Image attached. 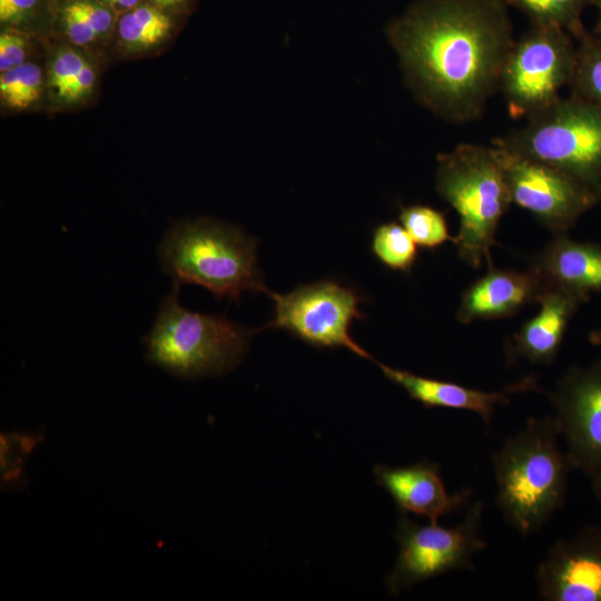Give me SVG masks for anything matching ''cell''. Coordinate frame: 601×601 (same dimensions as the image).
Returning <instances> with one entry per match:
<instances>
[{
  "mask_svg": "<svg viewBox=\"0 0 601 601\" xmlns=\"http://www.w3.org/2000/svg\"><path fill=\"white\" fill-rule=\"evenodd\" d=\"M371 250L385 267L402 273H410L418 256L416 243L402 224L395 221L374 229Z\"/></svg>",
  "mask_w": 601,
  "mask_h": 601,
  "instance_id": "d6986e66",
  "label": "cell"
},
{
  "mask_svg": "<svg viewBox=\"0 0 601 601\" xmlns=\"http://www.w3.org/2000/svg\"><path fill=\"white\" fill-rule=\"evenodd\" d=\"M553 416L531 417L492 456L495 503L521 535L540 531L565 503L573 466Z\"/></svg>",
  "mask_w": 601,
  "mask_h": 601,
  "instance_id": "7a4b0ae2",
  "label": "cell"
},
{
  "mask_svg": "<svg viewBox=\"0 0 601 601\" xmlns=\"http://www.w3.org/2000/svg\"><path fill=\"white\" fill-rule=\"evenodd\" d=\"M577 47L564 29L536 24L514 42L500 89L513 117H531L560 98L570 86Z\"/></svg>",
  "mask_w": 601,
  "mask_h": 601,
  "instance_id": "ba28073f",
  "label": "cell"
},
{
  "mask_svg": "<svg viewBox=\"0 0 601 601\" xmlns=\"http://www.w3.org/2000/svg\"><path fill=\"white\" fill-rule=\"evenodd\" d=\"M165 272L176 284H197L217 298L238 299L244 292L269 289L257 266L256 239L214 220L183 221L159 246Z\"/></svg>",
  "mask_w": 601,
  "mask_h": 601,
  "instance_id": "277c9868",
  "label": "cell"
},
{
  "mask_svg": "<svg viewBox=\"0 0 601 601\" xmlns=\"http://www.w3.org/2000/svg\"><path fill=\"white\" fill-rule=\"evenodd\" d=\"M589 342L594 346H601V327L590 332Z\"/></svg>",
  "mask_w": 601,
  "mask_h": 601,
  "instance_id": "d6a6232c",
  "label": "cell"
},
{
  "mask_svg": "<svg viewBox=\"0 0 601 601\" xmlns=\"http://www.w3.org/2000/svg\"><path fill=\"white\" fill-rule=\"evenodd\" d=\"M96 81L92 66L87 61L77 77L67 86L58 98L65 104H75L90 95Z\"/></svg>",
  "mask_w": 601,
  "mask_h": 601,
  "instance_id": "83f0119b",
  "label": "cell"
},
{
  "mask_svg": "<svg viewBox=\"0 0 601 601\" xmlns=\"http://www.w3.org/2000/svg\"><path fill=\"white\" fill-rule=\"evenodd\" d=\"M38 0H0L2 23H19L36 7Z\"/></svg>",
  "mask_w": 601,
  "mask_h": 601,
  "instance_id": "f546056e",
  "label": "cell"
},
{
  "mask_svg": "<svg viewBox=\"0 0 601 601\" xmlns=\"http://www.w3.org/2000/svg\"><path fill=\"white\" fill-rule=\"evenodd\" d=\"M72 4L90 23L98 36L106 33L112 23V16L108 9L90 0H75Z\"/></svg>",
  "mask_w": 601,
  "mask_h": 601,
  "instance_id": "f1b7e54d",
  "label": "cell"
},
{
  "mask_svg": "<svg viewBox=\"0 0 601 601\" xmlns=\"http://www.w3.org/2000/svg\"><path fill=\"white\" fill-rule=\"evenodd\" d=\"M87 61L81 53L70 48H62L55 53L49 67L48 81L57 99Z\"/></svg>",
  "mask_w": 601,
  "mask_h": 601,
  "instance_id": "d4e9b609",
  "label": "cell"
},
{
  "mask_svg": "<svg viewBox=\"0 0 601 601\" xmlns=\"http://www.w3.org/2000/svg\"><path fill=\"white\" fill-rule=\"evenodd\" d=\"M492 145L565 171L601 200V106L560 97Z\"/></svg>",
  "mask_w": 601,
  "mask_h": 601,
  "instance_id": "5b68a950",
  "label": "cell"
},
{
  "mask_svg": "<svg viewBox=\"0 0 601 601\" xmlns=\"http://www.w3.org/2000/svg\"><path fill=\"white\" fill-rule=\"evenodd\" d=\"M390 36L418 97L460 124L477 118L500 88L515 42L499 0H426L394 22Z\"/></svg>",
  "mask_w": 601,
  "mask_h": 601,
  "instance_id": "6da1fadb",
  "label": "cell"
},
{
  "mask_svg": "<svg viewBox=\"0 0 601 601\" xmlns=\"http://www.w3.org/2000/svg\"><path fill=\"white\" fill-rule=\"evenodd\" d=\"M597 6H598V10H599L600 26H601V0H597Z\"/></svg>",
  "mask_w": 601,
  "mask_h": 601,
  "instance_id": "e575fe53",
  "label": "cell"
},
{
  "mask_svg": "<svg viewBox=\"0 0 601 601\" xmlns=\"http://www.w3.org/2000/svg\"><path fill=\"white\" fill-rule=\"evenodd\" d=\"M27 55L26 39L16 32H2L0 36V71L4 72L24 63Z\"/></svg>",
  "mask_w": 601,
  "mask_h": 601,
  "instance_id": "4316f807",
  "label": "cell"
},
{
  "mask_svg": "<svg viewBox=\"0 0 601 601\" xmlns=\"http://www.w3.org/2000/svg\"><path fill=\"white\" fill-rule=\"evenodd\" d=\"M62 26L68 38L78 46L89 45L99 37L72 2L62 11Z\"/></svg>",
  "mask_w": 601,
  "mask_h": 601,
  "instance_id": "484cf974",
  "label": "cell"
},
{
  "mask_svg": "<svg viewBox=\"0 0 601 601\" xmlns=\"http://www.w3.org/2000/svg\"><path fill=\"white\" fill-rule=\"evenodd\" d=\"M376 483L393 499L403 514L425 516L437 522L441 516L466 508L472 490L450 493L441 476L440 465L421 461L406 466L376 465Z\"/></svg>",
  "mask_w": 601,
  "mask_h": 601,
  "instance_id": "4fadbf2b",
  "label": "cell"
},
{
  "mask_svg": "<svg viewBox=\"0 0 601 601\" xmlns=\"http://www.w3.org/2000/svg\"><path fill=\"white\" fill-rule=\"evenodd\" d=\"M181 1H184V0H154V2H156V3H158L159 6H162V7H173V6L178 4Z\"/></svg>",
  "mask_w": 601,
  "mask_h": 601,
  "instance_id": "836d02e7",
  "label": "cell"
},
{
  "mask_svg": "<svg viewBox=\"0 0 601 601\" xmlns=\"http://www.w3.org/2000/svg\"><path fill=\"white\" fill-rule=\"evenodd\" d=\"M535 580L545 601H601V525L588 524L574 536L556 540Z\"/></svg>",
  "mask_w": 601,
  "mask_h": 601,
  "instance_id": "7c38bea8",
  "label": "cell"
},
{
  "mask_svg": "<svg viewBox=\"0 0 601 601\" xmlns=\"http://www.w3.org/2000/svg\"><path fill=\"white\" fill-rule=\"evenodd\" d=\"M585 302L583 297L563 289L542 288L536 300L540 308L513 334L508 344L509 355L531 364H552L572 317Z\"/></svg>",
  "mask_w": 601,
  "mask_h": 601,
  "instance_id": "2e32d148",
  "label": "cell"
},
{
  "mask_svg": "<svg viewBox=\"0 0 601 601\" xmlns=\"http://www.w3.org/2000/svg\"><path fill=\"white\" fill-rule=\"evenodd\" d=\"M436 190L457 213L453 239L457 256L472 268L492 264L501 218L512 204L494 146L460 144L437 157Z\"/></svg>",
  "mask_w": 601,
  "mask_h": 601,
  "instance_id": "3957f363",
  "label": "cell"
},
{
  "mask_svg": "<svg viewBox=\"0 0 601 601\" xmlns=\"http://www.w3.org/2000/svg\"><path fill=\"white\" fill-rule=\"evenodd\" d=\"M483 512L482 501L470 502L463 519L450 528L432 521L418 523L403 514L394 533L396 562L386 579L390 594L398 595L450 571L473 570V558L487 545L481 535Z\"/></svg>",
  "mask_w": 601,
  "mask_h": 601,
  "instance_id": "52a82bcc",
  "label": "cell"
},
{
  "mask_svg": "<svg viewBox=\"0 0 601 601\" xmlns=\"http://www.w3.org/2000/svg\"><path fill=\"white\" fill-rule=\"evenodd\" d=\"M37 444V439L30 435H1V480L11 482L20 475L22 464Z\"/></svg>",
  "mask_w": 601,
  "mask_h": 601,
  "instance_id": "cb8c5ba5",
  "label": "cell"
},
{
  "mask_svg": "<svg viewBox=\"0 0 601 601\" xmlns=\"http://www.w3.org/2000/svg\"><path fill=\"white\" fill-rule=\"evenodd\" d=\"M549 397L573 470L593 476L601 471V359L569 367Z\"/></svg>",
  "mask_w": 601,
  "mask_h": 601,
  "instance_id": "8fae6325",
  "label": "cell"
},
{
  "mask_svg": "<svg viewBox=\"0 0 601 601\" xmlns=\"http://www.w3.org/2000/svg\"><path fill=\"white\" fill-rule=\"evenodd\" d=\"M541 289L539 278L530 268L519 272L490 265L487 272L461 294L456 319L470 324L514 316L526 305L536 303Z\"/></svg>",
  "mask_w": 601,
  "mask_h": 601,
  "instance_id": "9a60e30c",
  "label": "cell"
},
{
  "mask_svg": "<svg viewBox=\"0 0 601 601\" xmlns=\"http://www.w3.org/2000/svg\"><path fill=\"white\" fill-rule=\"evenodd\" d=\"M171 20L159 9L141 6L125 14L118 24L122 43L130 50H146L161 42L170 32Z\"/></svg>",
  "mask_w": 601,
  "mask_h": 601,
  "instance_id": "ac0fdd59",
  "label": "cell"
},
{
  "mask_svg": "<svg viewBox=\"0 0 601 601\" xmlns=\"http://www.w3.org/2000/svg\"><path fill=\"white\" fill-rule=\"evenodd\" d=\"M105 1L119 8H130V7H134L139 0H105Z\"/></svg>",
  "mask_w": 601,
  "mask_h": 601,
  "instance_id": "1f68e13d",
  "label": "cell"
},
{
  "mask_svg": "<svg viewBox=\"0 0 601 601\" xmlns=\"http://www.w3.org/2000/svg\"><path fill=\"white\" fill-rule=\"evenodd\" d=\"M529 268L542 288H559L589 300L601 293V244L555 234L531 257Z\"/></svg>",
  "mask_w": 601,
  "mask_h": 601,
  "instance_id": "5bb4252c",
  "label": "cell"
},
{
  "mask_svg": "<svg viewBox=\"0 0 601 601\" xmlns=\"http://www.w3.org/2000/svg\"><path fill=\"white\" fill-rule=\"evenodd\" d=\"M275 315L267 327L286 329L318 348H347L359 357L375 359L351 336L349 327L364 316L362 296L335 280H318L296 287L287 294H268Z\"/></svg>",
  "mask_w": 601,
  "mask_h": 601,
  "instance_id": "9c48e42d",
  "label": "cell"
},
{
  "mask_svg": "<svg viewBox=\"0 0 601 601\" xmlns=\"http://www.w3.org/2000/svg\"><path fill=\"white\" fill-rule=\"evenodd\" d=\"M400 221L417 246L433 250L454 237L449 234L446 218L440 210L424 205L401 209Z\"/></svg>",
  "mask_w": 601,
  "mask_h": 601,
  "instance_id": "44dd1931",
  "label": "cell"
},
{
  "mask_svg": "<svg viewBox=\"0 0 601 601\" xmlns=\"http://www.w3.org/2000/svg\"><path fill=\"white\" fill-rule=\"evenodd\" d=\"M590 479L592 492L601 509V471L591 476Z\"/></svg>",
  "mask_w": 601,
  "mask_h": 601,
  "instance_id": "4dcf8cb0",
  "label": "cell"
},
{
  "mask_svg": "<svg viewBox=\"0 0 601 601\" xmlns=\"http://www.w3.org/2000/svg\"><path fill=\"white\" fill-rule=\"evenodd\" d=\"M42 87V72L39 66L24 62L0 76V97L12 109H26L38 98Z\"/></svg>",
  "mask_w": 601,
  "mask_h": 601,
  "instance_id": "7402d4cb",
  "label": "cell"
},
{
  "mask_svg": "<svg viewBox=\"0 0 601 601\" xmlns=\"http://www.w3.org/2000/svg\"><path fill=\"white\" fill-rule=\"evenodd\" d=\"M375 363L385 377L402 387L411 398L425 407L473 412L487 425L493 418L496 406L509 403L511 393L532 387L531 381H523L506 391L487 392L454 382L420 376L408 371L393 368L377 361Z\"/></svg>",
  "mask_w": 601,
  "mask_h": 601,
  "instance_id": "e0dca14e",
  "label": "cell"
},
{
  "mask_svg": "<svg viewBox=\"0 0 601 601\" xmlns=\"http://www.w3.org/2000/svg\"><path fill=\"white\" fill-rule=\"evenodd\" d=\"M578 37L572 95L601 106V43L583 31Z\"/></svg>",
  "mask_w": 601,
  "mask_h": 601,
  "instance_id": "ffe728a7",
  "label": "cell"
},
{
  "mask_svg": "<svg viewBox=\"0 0 601 601\" xmlns=\"http://www.w3.org/2000/svg\"><path fill=\"white\" fill-rule=\"evenodd\" d=\"M494 146V145H492ZM512 203L555 234H568L580 217L601 203L581 181L549 164L494 146Z\"/></svg>",
  "mask_w": 601,
  "mask_h": 601,
  "instance_id": "30bf717a",
  "label": "cell"
},
{
  "mask_svg": "<svg viewBox=\"0 0 601 601\" xmlns=\"http://www.w3.org/2000/svg\"><path fill=\"white\" fill-rule=\"evenodd\" d=\"M536 24H551L582 32L580 14L590 0H513Z\"/></svg>",
  "mask_w": 601,
  "mask_h": 601,
  "instance_id": "603a6c76",
  "label": "cell"
},
{
  "mask_svg": "<svg viewBox=\"0 0 601 601\" xmlns=\"http://www.w3.org/2000/svg\"><path fill=\"white\" fill-rule=\"evenodd\" d=\"M166 296L147 336L149 362L181 377L221 374L245 356L254 331L223 316L190 312Z\"/></svg>",
  "mask_w": 601,
  "mask_h": 601,
  "instance_id": "8992f818",
  "label": "cell"
}]
</instances>
